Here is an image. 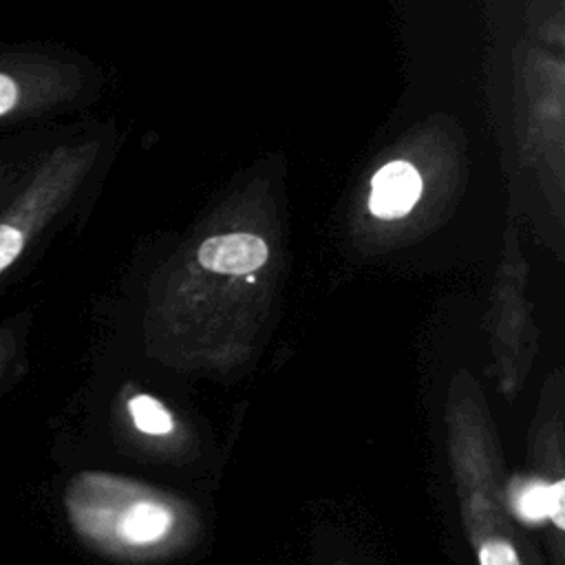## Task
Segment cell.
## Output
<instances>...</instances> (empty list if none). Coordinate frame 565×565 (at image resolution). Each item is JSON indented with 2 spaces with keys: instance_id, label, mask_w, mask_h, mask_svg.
<instances>
[{
  "instance_id": "cell-5",
  "label": "cell",
  "mask_w": 565,
  "mask_h": 565,
  "mask_svg": "<svg viewBox=\"0 0 565 565\" xmlns=\"http://www.w3.org/2000/svg\"><path fill=\"white\" fill-rule=\"evenodd\" d=\"M419 192L422 179L417 170L406 161H391L373 177L369 207L375 216L395 218L415 205Z\"/></svg>"
},
{
  "instance_id": "cell-4",
  "label": "cell",
  "mask_w": 565,
  "mask_h": 565,
  "mask_svg": "<svg viewBox=\"0 0 565 565\" xmlns=\"http://www.w3.org/2000/svg\"><path fill=\"white\" fill-rule=\"evenodd\" d=\"M49 146L51 137L42 130L0 137V212L20 194Z\"/></svg>"
},
{
  "instance_id": "cell-8",
  "label": "cell",
  "mask_w": 565,
  "mask_h": 565,
  "mask_svg": "<svg viewBox=\"0 0 565 565\" xmlns=\"http://www.w3.org/2000/svg\"><path fill=\"white\" fill-rule=\"evenodd\" d=\"M128 413L132 424L146 435H166L172 430V417L161 402L150 395H135L128 399Z\"/></svg>"
},
{
  "instance_id": "cell-2",
  "label": "cell",
  "mask_w": 565,
  "mask_h": 565,
  "mask_svg": "<svg viewBox=\"0 0 565 565\" xmlns=\"http://www.w3.org/2000/svg\"><path fill=\"white\" fill-rule=\"evenodd\" d=\"M71 60L44 42L0 40V137L38 130L71 99Z\"/></svg>"
},
{
  "instance_id": "cell-1",
  "label": "cell",
  "mask_w": 565,
  "mask_h": 565,
  "mask_svg": "<svg viewBox=\"0 0 565 565\" xmlns=\"http://www.w3.org/2000/svg\"><path fill=\"white\" fill-rule=\"evenodd\" d=\"M75 161L68 148L49 146L31 179L0 212V300L26 276L55 234L73 199Z\"/></svg>"
},
{
  "instance_id": "cell-11",
  "label": "cell",
  "mask_w": 565,
  "mask_h": 565,
  "mask_svg": "<svg viewBox=\"0 0 565 565\" xmlns=\"http://www.w3.org/2000/svg\"><path fill=\"white\" fill-rule=\"evenodd\" d=\"M550 490H552V512H550V516H552V521L556 523V527H563L565 525V521H563V512H565V505H563V481H556L554 486H550Z\"/></svg>"
},
{
  "instance_id": "cell-6",
  "label": "cell",
  "mask_w": 565,
  "mask_h": 565,
  "mask_svg": "<svg viewBox=\"0 0 565 565\" xmlns=\"http://www.w3.org/2000/svg\"><path fill=\"white\" fill-rule=\"evenodd\" d=\"M199 260L212 271L249 274L267 260V245L254 234L212 236L201 245Z\"/></svg>"
},
{
  "instance_id": "cell-9",
  "label": "cell",
  "mask_w": 565,
  "mask_h": 565,
  "mask_svg": "<svg viewBox=\"0 0 565 565\" xmlns=\"http://www.w3.org/2000/svg\"><path fill=\"white\" fill-rule=\"evenodd\" d=\"M516 512L527 521H539L552 512V490L550 486H530L516 499Z\"/></svg>"
},
{
  "instance_id": "cell-7",
  "label": "cell",
  "mask_w": 565,
  "mask_h": 565,
  "mask_svg": "<svg viewBox=\"0 0 565 565\" xmlns=\"http://www.w3.org/2000/svg\"><path fill=\"white\" fill-rule=\"evenodd\" d=\"M31 329V309H15L0 318V399L13 391L26 373Z\"/></svg>"
},
{
  "instance_id": "cell-10",
  "label": "cell",
  "mask_w": 565,
  "mask_h": 565,
  "mask_svg": "<svg viewBox=\"0 0 565 565\" xmlns=\"http://www.w3.org/2000/svg\"><path fill=\"white\" fill-rule=\"evenodd\" d=\"M479 565H521V561L508 541L492 539L479 547Z\"/></svg>"
},
{
  "instance_id": "cell-3",
  "label": "cell",
  "mask_w": 565,
  "mask_h": 565,
  "mask_svg": "<svg viewBox=\"0 0 565 565\" xmlns=\"http://www.w3.org/2000/svg\"><path fill=\"white\" fill-rule=\"evenodd\" d=\"M66 514L75 532L93 545H150L172 525L170 510L150 499L126 492V486L102 475H82L66 490Z\"/></svg>"
}]
</instances>
